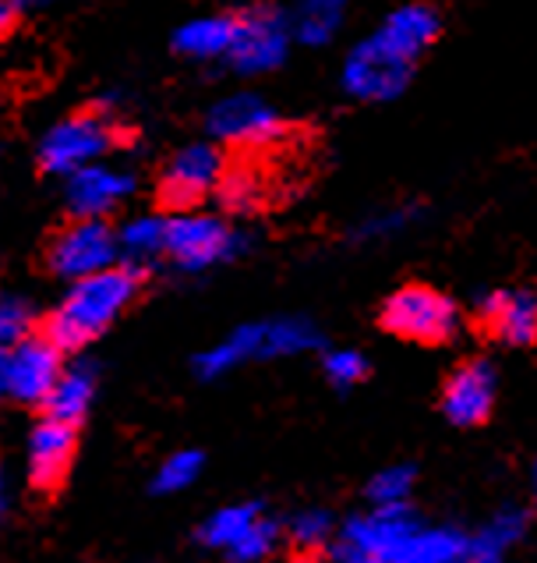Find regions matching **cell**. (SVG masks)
I'll list each match as a JSON object with an SVG mask.
<instances>
[{
	"label": "cell",
	"instance_id": "1",
	"mask_svg": "<svg viewBox=\"0 0 537 563\" xmlns=\"http://www.w3.org/2000/svg\"><path fill=\"white\" fill-rule=\"evenodd\" d=\"M138 295V269L113 266L96 273V277L75 280L46 323V336L60 351H78L100 333H107L121 319V312Z\"/></svg>",
	"mask_w": 537,
	"mask_h": 563
},
{
	"label": "cell",
	"instance_id": "2",
	"mask_svg": "<svg viewBox=\"0 0 537 563\" xmlns=\"http://www.w3.org/2000/svg\"><path fill=\"white\" fill-rule=\"evenodd\" d=\"M379 323H382V330L400 336V341L438 347L457 336L460 309L449 295L435 291L428 284H406L385 298Z\"/></svg>",
	"mask_w": 537,
	"mask_h": 563
},
{
	"label": "cell",
	"instance_id": "3",
	"mask_svg": "<svg viewBox=\"0 0 537 563\" xmlns=\"http://www.w3.org/2000/svg\"><path fill=\"white\" fill-rule=\"evenodd\" d=\"M294 25L280 4L258 0L234 14V43H231V68L240 75H266L276 71L290 54Z\"/></svg>",
	"mask_w": 537,
	"mask_h": 563
},
{
	"label": "cell",
	"instance_id": "4",
	"mask_svg": "<svg viewBox=\"0 0 537 563\" xmlns=\"http://www.w3.org/2000/svg\"><path fill=\"white\" fill-rule=\"evenodd\" d=\"M113 128L103 114H75L57 121L40 142V164L43 170L71 178V174L86 170L110 153Z\"/></svg>",
	"mask_w": 537,
	"mask_h": 563
},
{
	"label": "cell",
	"instance_id": "5",
	"mask_svg": "<svg viewBox=\"0 0 537 563\" xmlns=\"http://www.w3.org/2000/svg\"><path fill=\"white\" fill-rule=\"evenodd\" d=\"M209 132L237 150H266L287 135L283 118L258 92H234L209 110Z\"/></svg>",
	"mask_w": 537,
	"mask_h": 563
},
{
	"label": "cell",
	"instance_id": "6",
	"mask_svg": "<svg viewBox=\"0 0 537 563\" xmlns=\"http://www.w3.org/2000/svg\"><path fill=\"white\" fill-rule=\"evenodd\" d=\"M118 260H121L118 231L107 220H75L51 245V269L68 284L113 269Z\"/></svg>",
	"mask_w": 537,
	"mask_h": 563
},
{
	"label": "cell",
	"instance_id": "7",
	"mask_svg": "<svg viewBox=\"0 0 537 563\" xmlns=\"http://www.w3.org/2000/svg\"><path fill=\"white\" fill-rule=\"evenodd\" d=\"M344 89L354 96V100H365V103H389L396 100L400 92H406L414 78V64L400 60L396 54H389L379 40H361L347 54L344 60Z\"/></svg>",
	"mask_w": 537,
	"mask_h": 563
},
{
	"label": "cell",
	"instance_id": "8",
	"mask_svg": "<svg viewBox=\"0 0 537 563\" xmlns=\"http://www.w3.org/2000/svg\"><path fill=\"white\" fill-rule=\"evenodd\" d=\"M237 249V234L226 228L220 217L209 213H177L167 220V255L174 266L199 273L223 263Z\"/></svg>",
	"mask_w": 537,
	"mask_h": 563
},
{
	"label": "cell",
	"instance_id": "9",
	"mask_svg": "<svg viewBox=\"0 0 537 563\" xmlns=\"http://www.w3.org/2000/svg\"><path fill=\"white\" fill-rule=\"evenodd\" d=\"M223 170L226 159L216 142H191L181 153H174L167 170H163V202L191 213L220 188Z\"/></svg>",
	"mask_w": 537,
	"mask_h": 563
},
{
	"label": "cell",
	"instance_id": "10",
	"mask_svg": "<svg viewBox=\"0 0 537 563\" xmlns=\"http://www.w3.org/2000/svg\"><path fill=\"white\" fill-rule=\"evenodd\" d=\"M60 368V347L51 336H25L8 347V397L22 400V405H46Z\"/></svg>",
	"mask_w": 537,
	"mask_h": 563
},
{
	"label": "cell",
	"instance_id": "11",
	"mask_svg": "<svg viewBox=\"0 0 537 563\" xmlns=\"http://www.w3.org/2000/svg\"><path fill=\"white\" fill-rule=\"evenodd\" d=\"M443 36V14L428 0H406V4L393 8L371 32V40H379L389 54H396L406 64H417L425 57L435 40Z\"/></svg>",
	"mask_w": 537,
	"mask_h": 563
},
{
	"label": "cell",
	"instance_id": "12",
	"mask_svg": "<svg viewBox=\"0 0 537 563\" xmlns=\"http://www.w3.org/2000/svg\"><path fill=\"white\" fill-rule=\"evenodd\" d=\"M135 191V178L110 164H92L68 178L64 199L75 220H107Z\"/></svg>",
	"mask_w": 537,
	"mask_h": 563
},
{
	"label": "cell",
	"instance_id": "13",
	"mask_svg": "<svg viewBox=\"0 0 537 563\" xmlns=\"http://www.w3.org/2000/svg\"><path fill=\"white\" fill-rule=\"evenodd\" d=\"M478 330L510 347L537 344V295L534 291H495L481 301Z\"/></svg>",
	"mask_w": 537,
	"mask_h": 563
},
{
	"label": "cell",
	"instance_id": "14",
	"mask_svg": "<svg viewBox=\"0 0 537 563\" xmlns=\"http://www.w3.org/2000/svg\"><path fill=\"white\" fill-rule=\"evenodd\" d=\"M75 446H78L75 426L46 415L43 422L29 432V446H25V472H29L32 486L54 489L71 468Z\"/></svg>",
	"mask_w": 537,
	"mask_h": 563
},
{
	"label": "cell",
	"instance_id": "15",
	"mask_svg": "<svg viewBox=\"0 0 537 563\" xmlns=\"http://www.w3.org/2000/svg\"><path fill=\"white\" fill-rule=\"evenodd\" d=\"M495 400V373L484 358H470L457 365L443 386V411L457 426H481L492 415Z\"/></svg>",
	"mask_w": 537,
	"mask_h": 563
},
{
	"label": "cell",
	"instance_id": "16",
	"mask_svg": "<svg viewBox=\"0 0 537 563\" xmlns=\"http://www.w3.org/2000/svg\"><path fill=\"white\" fill-rule=\"evenodd\" d=\"M96 397V368L89 362H64L60 376L54 383L51 397H46V415L60 418V422L78 426Z\"/></svg>",
	"mask_w": 537,
	"mask_h": 563
},
{
	"label": "cell",
	"instance_id": "17",
	"mask_svg": "<svg viewBox=\"0 0 537 563\" xmlns=\"http://www.w3.org/2000/svg\"><path fill=\"white\" fill-rule=\"evenodd\" d=\"M234 43V14H202L174 32V51L191 60H226Z\"/></svg>",
	"mask_w": 537,
	"mask_h": 563
},
{
	"label": "cell",
	"instance_id": "18",
	"mask_svg": "<svg viewBox=\"0 0 537 563\" xmlns=\"http://www.w3.org/2000/svg\"><path fill=\"white\" fill-rule=\"evenodd\" d=\"M350 0H298L290 25H294V40L304 46H329L336 32L344 29Z\"/></svg>",
	"mask_w": 537,
	"mask_h": 563
},
{
	"label": "cell",
	"instance_id": "19",
	"mask_svg": "<svg viewBox=\"0 0 537 563\" xmlns=\"http://www.w3.org/2000/svg\"><path fill=\"white\" fill-rule=\"evenodd\" d=\"M216 199L226 213L234 217H248V213H258V209L266 206L269 199V181L266 174L251 167V164H226L223 178H220V188H216Z\"/></svg>",
	"mask_w": 537,
	"mask_h": 563
},
{
	"label": "cell",
	"instance_id": "20",
	"mask_svg": "<svg viewBox=\"0 0 537 563\" xmlns=\"http://www.w3.org/2000/svg\"><path fill=\"white\" fill-rule=\"evenodd\" d=\"M118 249H121V260H127L132 269L167 255V220H159V217L127 220L118 231Z\"/></svg>",
	"mask_w": 537,
	"mask_h": 563
},
{
	"label": "cell",
	"instance_id": "21",
	"mask_svg": "<svg viewBox=\"0 0 537 563\" xmlns=\"http://www.w3.org/2000/svg\"><path fill=\"white\" fill-rule=\"evenodd\" d=\"M258 518H262V514H258L255 504L223 507V510H216L213 518L205 521V528H202V542H205V545H216V550H223V553H231L234 545L258 525Z\"/></svg>",
	"mask_w": 537,
	"mask_h": 563
},
{
	"label": "cell",
	"instance_id": "22",
	"mask_svg": "<svg viewBox=\"0 0 537 563\" xmlns=\"http://www.w3.org/2000/svg\"><path fill=\"white\" fill-rule=\"evenodd\" d=\"M199 475H202V454H194V450L170 454L167 461L159 464V472H156V493H181Z\"/></svg>",
	"mask_w": 537,
	"mask_h": 563
},
{
	"label": "cell",
	"instance_id": "23",
	"mask_svg": "<svg viewBox=\"0 0 537 563\" xmlns=\"http://www.w3.org/2000/svg\"><path fill=\"white\" fill-rule=\"evenodd\" d=\"M32 330V309L25 298L0 295V347H14Z\"/></svg>",
	"mask_w": 537,
	"mask_h": 563
},
{
	"label": "cell",
	"instance_id": "24",
	"mask_svg": "<svg viewBox=\"0 0 537 563\" xmlns=\"http://www.w3.org/2000/svg\"><path fill=\"white\" fill-rule=\"evenodd\" d=\"M325 373H329L333 383L339 386H350L354 379L365 376V358L354 355V351H336V355L325 358Z\"/></svg>",
	"mask_w": 537,
	"mask_h": 563
},
{
	"label": "cell",
	"instance_id": "25",
	"mask_svg": "<svg viewBox=\"0 0 537 563\" xmlns=\"http://www.w3.org/2000/svg\"><path fill=\"white\" fill-rule=\"evenodd\" d=\"M325 532H329V521H325V514H315V510L301 514V518L294 521V528H290V536H294V542L304 545V550L318 545L325 539Z\"/></svg>",
	"mask_w": 537,
	"mask_h": 563
},
{
	"label": "cell",
	"instance_id": "26",
	"mask_svg": "<svg viewBox=\"0 0 537 563\" xmlns=\"http://www.w3.org/2000/svg\"><path fill=\"white\" fill-rule=\"evenodd\" d=\"M19 22V8H14V0H0V36H8Z\"/></svg>",
	"mask_w": 537,
	"mask_h": 563
},
{
	"label": "cell",
	"instance_id": "27",
	"mask_svg": "<svg viewBox=\"0 0 537 563\" xmlns=\"http://www.w3.org/2000/svg\"><path fill=\"white\" fill-rule=\"evenodd\" d=\"M8 507H11V482H8L4 464H0V521H4Z\"/></svg>",
	"mask_w": 537,
	"mask_h": 563
},
{
	"label": "cell",
	"instance_id": "28",
	"mask_svg": "<svg viewBox=\"0 0 537 563\" xmlns=\"http://www.w3.org/2000/svg\"><path fill=\"white\" fill-rule=\"evenodd\" d=\"M0 397H8V347H0Z\"/></svg>",
	"mask_w": 537,
	"mask_h": 563
},
{
	"label": "cell",
	"instance_id": "29",
	"mask_svg": "<svg viewBox=\"0 0 537 563\" xmlns=\"http://www.w3.org/2000/svg\"><path fill=\"white\" fill-rule=\"evenodd\" d=\"M43 4H51V0H14V8H43Z\"/></svg>",
	"mask_w": 537,
	"mask_h": 563
},
{
	"label": "cell",
	"instance_id": "30",
	"mask_svg": "<svg viewBox=\"0 0 537 563\" xmlns=\"http://www.w3.org/2000/svg\"><path fill=\"white\" fill-rule=\"evenodd\" d=\"M294 563H333V560H322V556H301V560H294Z\"/></svg>",
	"mask_w": 537,
	"mask_h": 563
}]
</instances>
